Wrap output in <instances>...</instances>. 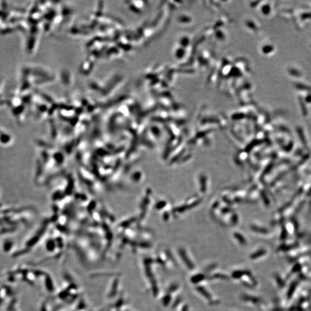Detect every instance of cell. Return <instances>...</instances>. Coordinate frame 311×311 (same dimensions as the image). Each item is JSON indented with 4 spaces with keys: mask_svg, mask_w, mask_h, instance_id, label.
I'll use <instances>...</instances> for the list:
<instances>
[{
    "mask_svg": "<svg viewBox=\"0 0 311 311\" xmlns=\"http://www.w3.org/2000/svg\"><path fill=\"white\" fill-rule=\"evenodd\" d=\"M180 255H181L182 259L183 260V261L185 262L186 264L189 267V268H190V269L193 268V264L192 262H191V260L189 259L187 254L185 252H181Z\"/></svg>",
    "mask_w": 311,
    "mask_h": 311,
    "instance_id": "obj_1",
    "label": "cell"
},
{
    "mask_svg": "<svg viewBox=\"0 0 311 311\" xmlns=\"http://www.w3.org/2000/svg\"><path fill=\"white\" fill-rule=\"evenodd\" d=\"M198 290H199V291L206 298H210V294L208 293V291H206V289H205L204 287H198Z\"/></svg>",
    "mask_w": 311,
    "mask_h": 311,
    "instance_id": "obj_2",
    "label": "cell"
},
{
    "mask_svg": "<svg viewBox=\"0 0 311 311\" xmlns=\"http://www.w3.org/2000/svg\"><path fill=\"white\" fill-rule=\"evenodd\" d=\"M204 279V275H202V274H199V275H197L194 276L192 278V282H194V283H197V282H199L200 281H201V280H202Z\"/></svg>",
    "mask_w": 311,
    "mask_h": 311,
    "instance_id": "obj_3",
    "label": "cell"
},
{
    "mask_svg": "<svg viewBox=\"0 0 311 311\" xmlns=\"http://www.w3.org/2000/svg\"><path fill=\"white\" fill-rule=\"evenodd\" d=\"M170 301V297L168 296V295L166 296L165 298H164V305H168Z\"/></svg>",
    "mask_w": 311,
    "mask_h": 311,
    "instance_id": "obj_4",
    "label": "cell"
},
{
    "mask_svg": "<svg viewBox=\"0 0 311 311\" xmlns=\"http://www.w3.org/2000/svg\"><path fill=\"white\" fill-rule=\"evenodd\" d=\"M186 310H187L186 308H185V309H183V311H186Z\"/></svg>",
    "mask_w": 311,
    "mask_h": 311,
    "instance_id": "obj_5",
    "label": "cell"
}]
</instances>
